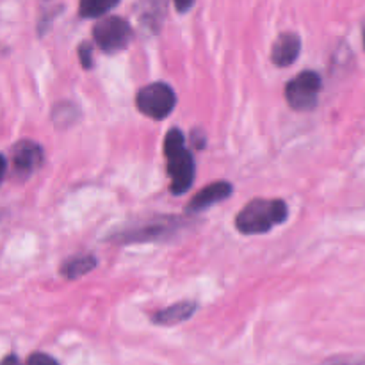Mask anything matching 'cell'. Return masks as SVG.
<instances>
[{
    "mask_svg": "<svg viewBox=\"0 0 365 365\" xmlns=\"http://www.w3.org/2000/svg\"><path fill=\"white\" fill-rule=\"evenodd\" d=\"M164 155H166L168 173L171 178V192L184 195L195 182L196 164L185 146L184 134L178 128H171L164 138Z\"/></svg>",
    "mask_w": 365,
    "mask_h": 365,
    "instance_id": "6da1fadb",
    "label": "cell"
},
{
    "mask_svg": "<svg viewBox=\"0 0 365 365\" xmlns=\"http://www.w3.org/2000/svg\"><path fill=\"white\" fill-rule=\"evenodd\" d=\"M287 220V203L284 200H252L235 217V227L245 235H259L273 230Z\"/></svg>",
    "mask_w": 365,
    "mask_h": 365,
    "instance_id": "7a4b0ae2",
    "label": "cell"
},
{
    "mask_svg": "<svg viewBox=\"0 0 365 365\" xmlns=\"http://www.w3.org/2000/svg\"><path fill=\"white\" fill-rule=\"evenodd\" d=\"M135 106L152 120H166L177 106V95L166 82H152L138 93Z\"/></svg>",
    "mask_w": 365,
    "mask_h": 365,
    "instance_id": "3957f363",
    "label": "cell"
},
{
    "mask_svg": "<svg viewBox=\"0 0 365 365\" xmlns=\"http://www.w3.org/2000/svg\"><path fill=\"white\" fill-rule=\"evenodd\" d=\"M323 89V78L317 71L305 70L285 86V98L294 110H312Z\"/></svg>",
    "mask_w": 365,
    "mask_h": 365,
    "instance_id": "277c9868",
    "label": "cell"
},
{
    "mask_svg": "<svg viewBox=\"0 0 365 365\" xmlns=\"http://www.w3.org/2000/svg\"><path fill=\"white\" fill-rule=\"evenodd\" d=\"M132 27L125 18L120 16H106L93 27V38L95 43L106 53H116L127 48L132 41Z\"/></svg>",
    "mask_w": 365,
    "mask_h": 365,
    "instance_id": "5b68a950",
    "label": "cell"
},
{
    "mask_svg": "<svg viewBox=\"0 0 365 365\" xmlns=\"http://www.w3.org/2000/svg\"><path fill=\"white\" fill-rule=\"evenodd\" d=\"M43 163V148L36 141H24L16 143L11 148V164L18 177H29L34 173Z\"/></svg>",
    "mask_w": 365,
    "mask_h": 365,
    "instance_id": "8992f818",
    "label": "cell"
},
{
    "mask_svg": "<svg viewBox=\"0 0 365 365\" xmlns=\"http://www.w3.org/2000/svg\"><path fill=\"white\" fill-rule=\"evenodd\" d=\"M299 52H302V39L292 32H285L277 38L271 48V61L277 66L285 68L291 66L296 59H298Z\"/></svg>",
    "mask_w": 365,
    "mask_h": 365,
    "instance_id": "52a82bcc",
    "label": "cell"
},
{
    "mask_svg": "<svg viewBox=\"0 0 365 365\" xmlns=\"http://www.w3.org/2000/svg\"><path fill=\"white\" fill-rule=\"evenodd\" d=\"M180 223L182 220H173V217H157L152 223H146L143 225V227L127 232L121 239H123V241L134 242L148 241V239H159L163 237V235L171 234V230H175V227Z\"/></svg>",
    "mask_w": 365,
    "mask_h": 365,
    "instance_id": "ba28073f",
    "label": "cell"
},
{
    "mask_svg": "<svg viewBox=\"0 0 365 365\" xmlns=\"http://www.w3.org/2000/svg\"><path fill=\"white\" fill-rule=\"evenodd\" d=\"M232 195V184L230 182H214L209 184L207 187H203L195 198L191 200V203L187 205V212H200V210H205L209 207H212L214 203L223 202L225 198Z\"/></svg>",
    "mask_w": 365,
    "mask_h": 365,
    "instance_id": "9c48e42d",
    "label": "cell"
},
{
    "mask_svg": "<svg viewBox=\"0 0 365 365\" xmlns=\"http://www.w3.org/2000/svg\"><path fill=\"white\" fill-rule=\"evenodd\" d=\"M198 310V303L195 302H178L175 305L166 307V309L159 310L153 316V321L160 327H173V324L184 323V321L191 319L195 316V312Z\"/></svg>",
    "mask_w": 365,
    "mask_h": 365,
    "instance_id": "30bf717a",
    "label": "cell"
},
{
    "mask_svg": "<svg viewBox=\"0 0 365 365\" xmlns=\"http://www.w3.org/2000/svg\"><path fill=\"white\" fill-rule=\"evenodd\" d=\"M95 255H77L73 259H68L66 262L61 266V274L66 280H77V278L84 277V274L91 273L96 267Z\"/></svg>",
    "mask_w": 365,
    "mask_h": 365,
    "instance_id": "8fae6325",
    "label": "cell"
},
{
    "mask_svg": "<svg viewBox=\"0 0 365 365\" xmlns=\"http://www.w3.org/2000/svg\"><path fill=\"white\" fill-rule=\"evenodd\" d=\"M116 6V2H96V0H88V2H81V6H78V14H81L82 18H100V20H102L103 14H107Z\"/></svg>",
    "mask_w": 365,
    "mask_h": 365,
    "instance_id": "7c38bea8",
    "label": "cell"
},
{
    "mask_svg": "<svg viewBox=\"0 0 365 365\" xmlns=\"http://www.w3.org/2000/svg\"><path fill=\"white\" fill-rule=\"evenodd\" d=\"M78 57H81V64L84 70H91L93 68V46L89 43H82L78 46Z\"/></svg>",
    "mask_w": 365,
    "mask_h": 365,
    "instance_id": "4fadbf2b",
    "label": "cell"
},
{
    "mask_svg": "<svg viewBox=\"0 0 365 365\" xmlns=\"http://www.w3.org/2000/svg\"><path fill=\"white\" fill-rule=\"evenodd\" d=\"M321 365H365V356H339L323 362Z\"/></svg>",
    "mask_w": 365,
    "mask_h": 365,
    "instance_id": "5bb4252c",
    "label": "cell"
},
{
    "mask_svg": "<svg viewBox=\"0 0 365 365\" xmlns=\"http://www.w3.org/2000/svg\"><path fill=\"white\" fill-rule=\"evenodd\" d=\"M27 365H59L57 360H53L52 356L46 355V353H34V355L29 356Z\"/></svg>",
    "mask_w": 365,
    "mask_h": 365,
    "instance_id": "9a60e30c",
    "label": "cell"
},
{
    "mask_svg": "<svg viewBox=\"0 0 365 365\" xmlns=\"http://www.w3.org/2000/svg\"><path fill=\"white\" fill-rule=\"evenodd\" d=\"M2 365H21V362L16 355H7L6 359L2 360Z\"/></svg>",
    "mask_w": 365,
    "mask_h": 365,
    "instance_id": "2e32d148",
    "label": "cell"
},
{
    "mask_svg": "<svg viewBox=\"0 0 365 365\" xmlns=\"http://www.w3.org/2000/svg\"><path fill=\"white\" fill-rule=\"evenodd\" d=\"M192 6H195V4H192V2H185V4H180V2H177V4H175V7H177V11H180V13H184V11L191 9Z\"/></svg>",
    "mask_w": 365,
    "mask_h": 365,
    "instance_id": "e0dca14e",
    "label": "cell"
},
{
    "mask_svg": "<svg viewBox=\"0 0 365 365\" xmlns=\"http://www.w3.org/2000/svg\"><path fill=\"white\" fill-rule=\"evenodd\" d=\"M362 36H364V46H365V24H364V31H362Z\"/></svg>",
    "mask_w": 365,
    "mask_h": 365,
    "instance_id": "ac0fdd59",
    "label": "cell"
}]
</instances>
